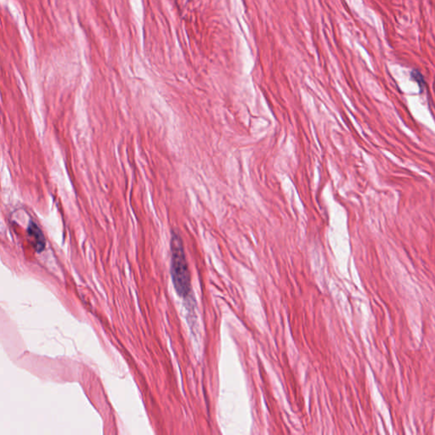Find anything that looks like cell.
Listing matches in <instances>:
<instances>
[{
  "label": "cell",
  "mask_w": 435,
  "mask_h": 435,
  "mask_svg": "<svg viewBox=\"0 0 435 435\" xmlns=\"http://www.w3.org/2000/svg\"><path fill=\"white\" fill-rule=\"evenodd\" d=\"M171 277L179 296L186 298L191 293V276L182 239L173 233L171 239Z\"/></svg>",
  "instance_id": "6da1fadb"
},
{
  "label": "cell",
  "mask_w": 435,
  "mask_h": 435,
  "mask_svg": "<svg viewBox=\"0 0 435 435\" xmlns=\"http://www.w3.org/2000/svg\"><path fill=\"white\" fill-rule=\"evenodd\" d=\"M28 232L32 239L33 248L35 249L36 252H43L45 248L46 241L40 228L34 222H30L28 225Z\"/></svg>",
  "instance_id": "7a4b0ae2"
}]
</instances>
